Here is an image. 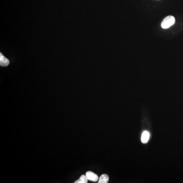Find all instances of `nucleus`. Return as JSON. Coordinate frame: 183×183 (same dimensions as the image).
<instances>
[{
    "instance_id": "39448f33",
    "label": "nucleus",
    "mask_w": 183,
    "mask_h": 183,
    "mask_svg": "<svg viewBox=\"0 0 183 183\" xmlns=\"http://www.w3.org/2000/svg\"><path fill=\"white\" fill-rule=\"evenodd\" d=\"M109 181V177L106 174H103L101 175L99 179V183H107Z\"/></svg>"
},
{
    "instance_id": "7ed1b4c3",
    "label": "nucleus",
    "mask_w": 183,
    "mask_h": 183,
    "mask_svg": "<svg viewBox=\"0 0 183 183\" xmlns=\"http://www.w3.org/2000/svg\"><path fill=\"white\" fill-rule=\"evenodd\" d=\"M10 61L8 59L4 56L2 53H0V65L3 67H6L9 64Z\"/></svg>"
},
{
    "instance_id": "f257e3e1",
    "label": "nucleus",
    "mask_w": 183,
    "mask_h": 183,
    "mask_svg": "<svg viewBox=\"0 0 183 183\" xmlns=\"http://www.w3.org/2000/svg\"><path fill=\"white\" fill-rule=\"evenodd\" d=\"M175 23V18L173 16L166 17L161 23V27L163 29H167L171 26L174 25Z\"/></svg>"
},
{
    "instance_id": "f03ea898",
    "label": "nucleus",
    "mask_w": 183,
    "mask_h": 183,
    "mask_svg": "<svg viewBox=\"0 0 183 183\" xmlns=\"http://www.w3.org/2000/svg\"><path fill=\"white\" fill-rule=\"evenodd\" d=\"M86 177H87V178L88 179V180L91 181H98V176L96 174H95V173H94L93 172H86Z\"/></svg>"
},
{
    "instance_id": "20e7f679",
    "label": "nucleus",
    "mask_w": 183,
    "mask_h": 183,
    "mask_svg": "<svg viewBox=\"0 0 183 183\" xmlns=\"http://www.w3.org/2000/svg\"><path fill=\"white\" fill-rule=\"evenodd\" d=\"M149 136H150V134L149 132L147 131L143 132L141 135V142L143 143H147L148 140H149Z\"/></svg>"
},
{
    "instance_id": "423d86ee",
    "label": "nucleus",
    "mask_w": 183,
    "mask_h": 183,
    "mask_svg": "<svg viewBox=\"0 0 183 183\" xmlns=\"http://www.w3.org/2000/svg\"><path fill=\"white\" fill-rule=\"evenodd\" d=\"M88 179L86 177V175H82L80 177L79 180L75 181V183H87Z\"/></svg>"
}]
</instances>
